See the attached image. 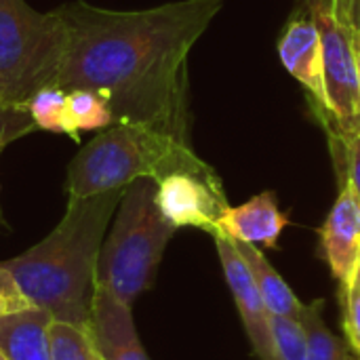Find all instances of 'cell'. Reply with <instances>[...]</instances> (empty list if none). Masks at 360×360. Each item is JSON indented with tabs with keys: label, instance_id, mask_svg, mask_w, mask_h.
Instances as JSON below:
<instances>
[{
	"label": "cell",
	"instance_id": "obj_5",
	"mask_svg": "<svg viewBox=\"0 0 360 360\" xmlns=\"http://www.w3.org/2000/svg\"><path fill=\"white\" fill-rule=\"evenodd\" d=\"M68 44L59 8L40 13L25 0H0V103H27L55 86Z\"/></svg>",
	"mask_w": 360,
	"mask_h": 360
},
{
	"label": "cell",
	"instance_id": "obj_27",
	"mask_svg": "<svg viewBox=\"0 0 360 360\" xmlns=\"http://www.w3.org/2000/svg\"><path fill=\"white\" fill-rule=\"evenodd\" d=\"M354 283L360 285V262H359V268H356V276H354Z\"/></svg>",
	"mask_w": 360,
	"mask_h": 360
},
{
	"label": "cell",
	"instance_id": "obj_4",
	"mask_svg": "<svg viewBox=\"0 0 360 360\" xmlns=\"http://www.w3.org/2000/svg\"><path fill=\"white\" fill-rule=\"evenodd\" d=\"M177 232L156 205V181L137 179L124 188L114 224L97 259V287L133 306L156 278L165 249Z\"/></svg>",
	"mask_w": 360,
	"mask_h": 360
},
{
	"label": "cell",
	"instance_id": "obj_2",
	"mask_svg": "<svg viewBox=\"0 0 360 360\" xmlns=\"http://www.w3.org/2000/svg\"><path fill=\"white\" fill-rule=\"evenodd\" d=\"M124 190L65 205L59 224L21 255L0 262L34 308L78 327H91L99 251Z\"/></svg>",
	"mask_w": 360,
	"mask_h": 360
},
{
	"label": "cell",
	"instance_id": "obj_18",
	"mask_svg": "<svg viewBox=\"0 0 360 360\" xmlns=\"http://www.w3.org/2000/svg\"><path fill=\"white\" fill-rule=\"evenodd\" d=\"M68 101V114L70 122L76 133L80 131H101L110 124H114V114L103 95L89 89H74L65 91Z\"/></svg>",
	"mask_w": 360,
	"mask_h": 360
},
{
	"label": "cell",
	"instance_id": "obj_20",
	"mask_svg": "<svg viewBox=\"0 0 360 360\" xmlns=\"http://www.w3.org/2000/svg\"><path fill=\"white\" fill-rule=\"evenodd\" d=\"M38 127L30 114L27 103H13V105L0 103V152L8 143L30 135Z\"/></svg>",
	"mask_w": 360,
	"mask_h": 360
},
{
	"label": "cell",
	"instance_id": "obj_17",
	"mask_svg": "<svg viewBox=\"0 0 360 360\" xmlns=\"http://www.w3.org/2000/svg\"><path fill=\"white\" fill-rule=\"evenodd\" d=\"M46 338L51 360H101L91 335V327L51 321Z\"/></svg>",
	"mask_w": 360,
	"mask_h": 360
},
{
	"label": "cell",
	"instance_id": "obj_3",
	"mask_svg": "<svg viewBox=\"0 0 360 360\" xmlns=\"http://www.w3.org/2000/svg\"><path fill=\"white\" fill-rule=\"evenodd\" d=\"M217 173L184 141L143 122H114L99 131L72 158L65 173L68 202L124 190L137 179L160 181L171 173Z\"/></svg>",
	"mask_w": 360,
	"mask_h": 360
},
{
	"label": "cell",
	"instance_id": "obj_7",
	"mask_svg": "<svg viewBox=\"0 0 360 360\" xmlns=\"http://www.w3.org/2000/svg\"><path fill=\"white\" fill-rule=\"evenodd\" d=\"M156 205L165 219L179 228H196L215 236L217 221L230 207L219 177L171 173L156 181Z\"/></svg>",
	"mask_w": 360,
	"mask_h": 360
},
{
	"label": "cell",
	"instance_id": "obj_6",
	"mask_svg": "<svg viewBox=\"0 0 360 360\" xmlns=\"http://www.w3.org/2000/svg\"><path fill=\"white\" fill-rule=\"evenodd\" d=\"M323 40V68L327 108L331 118V150L338 152L342 141L360 133V84L356 65L359 32L329 11H312Z\"/></svg>",
	"mask_w": 360,
	"mask_h": 360
},
{
	"label": "cell",
	"instance_id": "obj_12",
	"mask_svg": "<svg viewBox=\"0 0 360 360\" xmlns=\"http://www.w3.org/2000/svg\"><path fill=\"white\" fill-rule=\"evenodd\" d=\"M289 226V215L281 211L274 192H262L238 207H228L217 221L215 236H226L234 243L274 249L283 230Z\"/></svg>",
	"mask_w": 360,
	"mask_h": 360
},
{
	"label": "cell",
	"instance_id": "obj_23",
	"mask_svg": "<svg viewBox=\"0 0 360 360\" xmlns=\"http://www.w3.org/2000/svg\"><path fill=\"white\" fill-rule=\"evenodd\" d=\"M27 308H34L32 302L23 295L11 272L0 264V319L23 312Z\"/></svg>",
	"mask_w": 360,
	"mask_h": 360
},
{
	"label": "cell",
	"instance_id": "obj_16",
	"mask_svg": "<svg viewBox=\"0 0 360 360\" xmlns=\"http://www.w3.org/2000/svg\"><path fill=\"white\" fill-rule=\"evenodd\" d=\"M65 95L68 93L59 86H46V89L36 91L30 97L27 108H30V114H32L38 129L59 133V135H68L72 141H80L78 133L74 131V127L70 122Z\"/></svg>",
	"mask_w": 360,
	"mask_h": 360
},
{
	"label": "cell",
	"instance_id": "obj_29",
	"mask_svg": "<svg viewBox=\"0 0 360 360\" xmlns=\"http://www.w3.org/2000/svg\"><path fill=\"white\" fill-rule=\"evenodd\" d=\"M359 360H360V359H359Z\"/></svg>",
	"mask_w": 360,
	"mask_h": 360
},
{
	"label": "cell",
	"instance_id": "obj_8",
	"mask_svg": "<svg viewBox=\"0 0 360 360\" xmlns=\"http://www.w3.org/2000/svg\"><path fill=\"white\" fill-rule=\"evenodd\" d=\"M278 55L287 72L304 84L312 99V110L321 118L323 127L331 129L327 91H325V68H323V40L316 21L310 15L293 13L281 40Z\"/></svg>",
	"mask_w": 360,
	"mask_h": 360
},
{
	"label": "cell",
	"instance_id": "obj_9",
	"mask_svg": "<svg viewBox=\"0 0 360 360\" xmlns=\"http://www.w3.org/2000/svg\"><path fill=\"white\" fill-rule=\"evenodd\" d=\"M321 255L340 291L350 289L360 262V200L348 181L340 184L338 200L321 228Z\"/></svg>",
	"mask_w": 360,
	"mask_h": 360
},
{
	"label": "cell",
	"instance_id": "obj_14",
	"mask_svg": "<svg viewBox=\"0 0 360 360\" xmlns=\"http://www.w3.org/2000/svg\"><path fill=\"white\" fill-rule=\"evenodd\" d=\"M234 243V240H232ZM243 262L247 264L255 287L272 316H287V319H300L304 314L306 304L300 302L295 291L285 283V278L270 266L266 255L259 251V247L247 245V243H234Z\"/></svg>",
	"mask_w": 360,
	"mask_h": 360
},
{
	"label": "cell",
	"instance_id": "obj_11",
	"mask_svg": "<svg viewBox=\"0 0 360 360\" xmlns=\"http://www.w3.org/2000/svg\"><path fill=\"white\" fill-rule=\"evenodd\" d=\"M133 306L97 287L91 316V335L101 360H150L133 321Z\"/></svg>",
	"mask_w": 360,
	"mask_h": 360
},
{
	"label": "cell",
	"instance_id": "obj_26",
	"mask_svg": "<svg viewBox=\"0 0 360 360\" xmlns=\"http://www.w3.org/2000/svg\"><path fill=\"white\" fill-rule=\"evenodd\" d=\"M356 65H359V84H360V32L356 38Z\"/></svg>",
	"mask_w": 360,
	"mask_h": 360
},
{
	"label": "cell",
	"instance_id": "obj_24",
	"mask_svg": "<svg viewBox=\"0 0 360 360\" xmlns=\"http://www.w3.org/2000/svg\"><path fill=\"white\" fill-rule=\"evenodd\" d=\"M312 11H329L340 19V0H297V15H310Z\"/></svg>",
	"mask_w": 360,
	"mask_h": 360
},
{
	"label": "cell",
	"instance_id": "obj_19",
	"mask_svg": "<svg viewBox=\"0 0 360 360\" xmlns=\"http://www.w3.org/2000/svg\"><path fill=\"white\" fill-rule=\"evenodd\" d=\"M272 360H308V335L300 319L270 316Z\"/></svg>",
	"mask_w": 360,
	"mask_h": 360
},
{
	"label": "cell",
	"instance_id": "obj_25",
	"mask_svg": "<svg viewBox=\"0 0 360 360\" xmlns=\"http://www.w3.org/2000/svg\"><path fill=\"white\" fill-rule=\"evenodd\" d=\"M340 19L360 32V0H340Z\"/></svg>",
	"mask_w": 360,
	"mask_h": 360
},
{
	"label": "cell",
	"instance_id": "obj_10",
	"mask_svg": "<svg viewBox=\"0 0 360 360\" xmlns=\"http://www.w3.org/2000/svg\"><path fill=\"white\" fill-rule=\"evenodd\" d=\"M226 283L232 291L247 338L259 360H272V335H270V312L255 287V281L243 262L236 245L226 236H213Z\"/></svg>",
	"mask_w": 360,
	"mask_h": 360
},
{
	"label": "cell",
	"instance_id": "obj_15",
	"mask_svg": "<svg viewBox=\"0 0 360 360\" xmlns=\"http://www.w3.org/2000/svg\"><path fill=\"white\" fill-rule=\"evenodd\" d=\"M325 300L306 304L302 323L308 335V360H354L344 342L327 327L323 316Z\"/></svg>",
	"mask_w": 360,
	"mask_h": 360
},
{
	"label": "cell",
	"instance_id": "obj_28",
	"mask_svg": "<svg viewBox=\"0 0 360 360\" xmlns=\"http://www.w3.org/2000/svg\"><path fill=\"white\" fill-rule=\"evenodd\" d=\"M0 360H6V359H4V356H2V354H0Z\"/></svg>",
	"mask_w": 360,
	"mask_h": 360
},
{
	"label": "cell",
	"instance_id": "obj_21",
	"mask_svg": "<svg viewBox=\"0 0 360 360\" xmlns=\"http://www.w3.org/2000/svg\"><path fill=\"white\" fill-rule=\"evenodd\" d=\"M335 165H338V175L340 184L348 181L360 200V133L354 137H348L342 141L340 150L333 152Z\"/></svg>",
	"mask_w": 360,
	"mask_h": 360
},
{
	"label": "cell",
	"instance_id": "obj_13",
	"mask_svg": "<svg viewBox=\"0 0 360 360\" xmlns=\"http://www.w3.org/2000/svg\"><path fill=\"white\" fill-rule=\"evenodd\" d=\"M51 321L40 308L0 319V354L6 360H51L46 338Z\"/></svg>",
	"mask_w": 360,
	"mask_h": 360
},
{
	"label": "cell",
	"instance_id": "obj_1",
	"mask_svg": "<svg viewBox=\"0 0 360 360\" xmlns=\"http://www.w3.org/2000/svg\"><path fill=\"white\" fill-rule=\"evenodd\" d=\"M224 2L177 0L141 11L61 4L68 44L55 86L97 91L114 122H143L190 141L188 57Z\"/></svg>",
	"mask_w": 360,
	"mask_h": 360
},
{
	"label": "cell",
	"instance_id": "obj_22",
	"mask_svg": "<svg viewBox=\"0 0 360 360\" xmlns=\"http://www.w3.org/2000/svg\"><path fill=\"white\" fill-rule=\"evenodd\" d=\"M342 302V325L350 348L360 356V285H352L346 291H340Z\"/></svg>",
	"mask_w": 360,
	"mask_h": 360
}]
</instances>
